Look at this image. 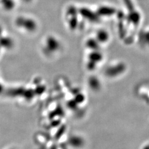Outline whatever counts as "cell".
<instances>
[{
	"label": "cell",
	"mask_w": 149,
	"mask_h": 149,
	"mask_svg": "<svg viewBox=\"0 0 149 149\" xmlns=\"http://www.w3.org/2000/svg\"><path fill=\"white\" fill-rule=\"evenodd\" d=\"M23 1H26V2H29V1H31V0H23Z\"/></svg>",
	"instance_id": "obj_1"
}]
</instances>
